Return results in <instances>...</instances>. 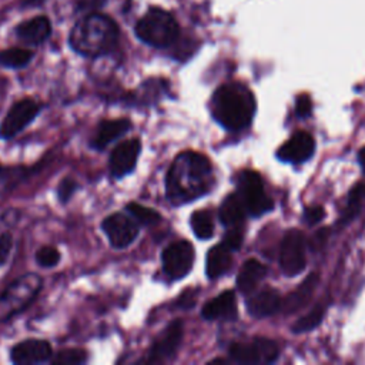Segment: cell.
<instances>
[{
  "mask_svg": "<svg viewBox=\"0 0 365 365\" xmlns=\"http://www.w3.org/2000/svg\"><path fill=\"white\" fill-rule=\"evenodd\" d=\"M211 181L210 160L195 151L178 154L165 178L167 197L174 205L192 201L202 195Z\"/></svg>",
  "mask_w": 365,
  "mask_h": 365,
  "instance_id": "1",
  "label": "cell"
},
{
  "mask_svg": "<svg viewBox=\"0 0 365 365\" xmlns=\"http://www.w3.org/2000/svg\"><path fill=\"white\" fill-rule=\"evenodd\" d=\"M214 118L227 130L240 131L250 125L255 113V98L241 83L220 86L211 100Z\"/></svg>",
  "mask_w": 365,
  "mask_h": 365,
  "instance_id": "2",
  "label": "cell"
},
{
  "mask_svg": "<svg viewBox=\"0 0 365 365\" xmlns=\"http://www.w3.org/2000/svg\"><path fill=\"white\" fill-rule=\"evenodd\" d=\"M254 342L258 346V351H259L261 358H262L264 362H274V361H277V358L279 355V348H278L275 341L258 336V338L254 339Z\"/></svg>",
  "mask_w": 365,
  "mask_h": 365,
  "instance_id": "28",
  "label": "cell"
},
{
  "mask_svg": "<svg viewBox=\"0 0 365 365\" xmlns=\"http://www.w3.org/2000/svg\"><path fill=\"white\" fill-rule=\"evenodd\" d=\"M318 282H319L318 274H317V272L309 274V275L299 284V287H298L297 289H294L292 292H289V294L285 297V299H284V302H282V311H284L285 314H292V312H295V311L304 308V307L309 302V299H311V297H312V294H314V291H315Z\"/></svg>",
  "mask_w": 365,
  "mask_h": 365,
  "instance_id": "17",
  "label": "cell"
},
{
  "mask_svg": "<svg viewBox=\"0 0 365 365\" xmlns=\"http://www.w3.org/2000/svg\"><path fill=\"white\" fill-rule=\"evenodd\" d=\"M222 244L230 248L231 251H235L241 247L242 244V231L240 230V227H231L228 228V231L225 232L224 238H222Z\"/></svg>",
  "mask_w": 365,
  "mask_h": 365,
  "instance_id": "31",
  "label": "cell"
},
{
  "mask_svg": "<svg viewBox=\"0 0 365 365\" xmlns=\"http://www.w3.org/2000/svg\"><path fill=\"white\" fill-rule=\"evenodd\" d=\"M279 307H281L279 294L277 289H272V288H264L247 299V309L255 318L269 317L274 312H277Z\"/></svg>",
  "mask_w": 365,
  "mask_h": 365,
  "instance_id": "16",
  "label": "cell"
},
{
  "mask_svg": "<svg viewBox=\"0 0 365 365\" xmlns=\"http://www.w3.org/2000/svg\"><path fill=\"white\" fill-rule=\"evenodd\" d=\"M238 194L241 195L248 214L259 217L274 208L272 200L265 194L262 180L258 173L252 170H244L237 178Z\"/></svg>",
  "mask_w": 365,
  "mask_h": 365,
  "instance_id": "6",
  "label": "cell"
},
{
  "mask_svg": "<svg viewBox=\"0 0 365 365\" xmlns=\"http://www.w3.org/2000/svg\"><path fill=\"white\" fill-rule=\"evenodd\" d=\"M135 34L150 46L168 47L178 37V24L168 11L151 9L137 23Z\"/></svg>",
  "mask_w": 365,
  "mask_h": 365,
  "instance_id": "4",
  "label": "cell"
},
{
  "mask_svg": "<svg viewBox=\"0 0 365 365\" xmlns=\"http://www.w3.org/2000/svg\"><path fill=\"white\" fill-rule=\"evenodd\" d=\"M182 322L175 319L170 322L153 341L148 352V362H164L174 356L182 339Z\"/></svg>",
  "mask_w": 365,
  "mask_h": 365,
  "instance_id": "11",
  "label": "cell"
},
{
  "mask_svg": "<svg viewBox=\"0 0 365 365\" xmlns=\"http://www.w3.org/2000/svg\"><path fill=\"white\" fill-rule=\"evenodd\" d=\"M311 111H312L311 97L305 93L299 94L295 101V113L298 114V117H307L311 114Z\"/></svg>",
  "mask_w": 365,
  "mask_h": 365,
  "instance_id": "34",
  "label": "cell"
},
{
  "mask_svg": "<svg viewBox=\"0 0 365 365\" xmlns=\"http://www.w3.org/2000/svg\"><path fill=\"white\" fill-rule=\"evenodd\" d=\"M247 207L238 192H232L224 198L221 202L218 217L220 221L231 228V227H240V224L244 221L245 214H247Z\"/></svg>",
  "mask_w": 365,
  "mask_h": 365,
  "instance_id": "20",
  "label": "cell"
},
{
  "mask_svg": "<svg viewBox=\"0 0 365 365\" xmlns=\"http://www.w3.org/2000/svg\"><path fill=\"white\" fill-rule=\"evenodd\" d=\"M267 268L255 258L247 259L237 275V287L242 294H250L264 279Z\"/></svg>",
  "mask_w": 365,
  "mask_h": 365,
  "instance_id": "19",
  "label": "cell"
},
{
  "mask_svg": "<svg viewBox=\"0 0 365 365\" xmlns=\"http://www.w3.org/2000/svg\"><path fill=\"white\" fill-rule=\"evenodd\" d=\"M325 315V305L324 304H317L308 314L301 317L294 325L292 331L294 332H307L318 327Z\"/></svg>",
  "mask_w": 365,
  "mask_h": 365,
  "instance_id": "26",
  "label": "cell"
},
{
  "mask_svg": "<svg viewBox=\"0 0 365 365\" xmlns=\"http://www.w3.org/2000/svg\"><path fill=\"white\" fill-rule=\"evenodd\" d=\"M118 37L115 23L103 14H88L80 19L70 33L71 47L88 57H96L110 51Z\"/></svg>",
  "mask_w": 365,
  "mask_h": 365,
  "instance_id": "3",
  "label": "cell"
},
{
  "mask_svg": "<svg viewBox=\"0 0 365 365\" xmlns=\"http://www.w3.org/2000/svg\"><path fill=\"white\" fill-rule=\"evenodd\" d=\"M131 127L130 120L127 118H115V120H103L98 127L96 134L91 138V147L97 150H103L107 144L127 133Z\"/></svg>",
  "mask_w": 365,
  "mask_h": 365,
  "instance_id": "18",
  "label": "cell"
},
{
  "mask_svg": "<svg viewBox=\"0 0 365 365\" xmlns=\"http://www.w3.org/2000/svg\"><path fill=\"white\" fill-rule=\"evenodd\" d=\"M231 252L232 251L227 248L222 242L210 248L207 254V261H205V272L208 278L211 279L218 278L231 268V264H232Z\"/></svg>",
  "mask_w": 365,
  "mask_h": 365,
  "instance_id": "22",
  "label": "cell"
},
{
  "mask_svg": "<svg viewBox=\"0 0 365 365\" xmlns=\"http://www.w3.org/2000/svg\"><path fill=\"white\" fill-rule=\"evenodd\" d=\"M1 168H3V167H1V165H0V171H1Z\"/></svg>",
  "mask_w": 365,
  "mask_h": 365,
  "instance_id": "38",
  "label": "cell"
},
{
  "mask_svg": "<svg viewBox=\"0 0 365 365\" xmlns=\"http://www.w3.org/2000/svg\"><path fill=\"white\" fill-rule=\"evenodd\" d=\"M194 247L188 241H175L163 251V269L171 279L185 277L194 264Z\"/></svg>",
  "mask_w": 365,
  "mask_h": 365,
  "instance_id": "8",
  "label": "cell"
},
{
  "mask_svg": "<svg viewBox=\"0 0 365 365\" xmlns=\"http://www.w3.org/2000/svg\"><path fill=\"white\" fill-rule=\"evenodd\" d=\"M76 190H77V182L73 178H64L57 187V197L61 202H67Z\"/></svg>",
  "mask_w": 365,
  "mask_h": 365,
  "instance_id": "32",
  "label": "cell"
},
{
  "mask_svg": "<svg viewBox=\"0 0 365 365\" xmlns=\"http://www.w3.org/2000/svg\"><path fill=\"white\" fill-rule=\"evenodd\" d=\"M51 346L44 339H26L11 349V361L19 365L41 364L51 359Z\"/></svg>",
  "mask_w": 365,
  "mask_h": 365,
  "instance_id": "14",
  "label": "cell"
},
{
  "mask_svg": "<svg viewBox=\"0 0 365 365\" xmlns=\"http://www.w3.org/2000/svg\"><path fill=\"white\" fill-rule=\"evenodd\" d=\"M191 228L200 240H208L214 234V221L208 210H198L191 214Z\"/></svg>",
  "mask_w": 365,
  "mask_h": 365,
  "instance_id": "23",
  "label": "cell"
},
{
  "mask_svg": "<svg viewBox=\"0 0 365 365\" xmlns=\"http://www.w3.org/2000/svg\"><path fill=\"white\" fill-rule=\"evenodd\" d=\"M101 228L114 248L128 247L138 235V224L135 222V218L121 212H114L104 218Z\"/></svg>",
  "mask_w": 365,
  "mask_h": 365,
  "instance_id": "9",
  "label": "cell"
},
{
  "mask_svg": "<svg viewBox=\"0 0 365 365\" xmlns=\"http://www.w3.org/2000/svg\"><path fill=\"white\" fill-rule=\"evenodd\" d=\"M51 33V26L47 17L37 16L17 26V36L30 44L43 43Z\"/></svg>",
  "mask_w": 365,
  "mask_h": 365,
  "instance_id": "21",
  "label": "cell"
},
{
  "mask_svg": "<svg viewBox=\"0 0 365 365\" xmlns=\"http://www.w3.org/2000/svg\"><path fill=\"white\" fill-rule=\"evenodd\" d=\"M201 315L205 319H225V321H232L237 318L238 311H237V299L235 294L231 289L222 291L218 294L215 298L210 299L201 311Z\"/></svg>",
  "mask_w": 365,
  "mask_h": 365,
  "instance_id": "15",
  "label": "cell"
},
{
  "mask_svg": "<svg viewBox=\"0 0 365 365\" xmlns=\"http://www.w3.org/2000/svg\"><path fill=\"white\" fill-rule=\"evenodd\" d=\"M38 104L31 98H23L16 101L7 111L6 117L0 124V137L11 138L20 133L38 113Z\"/></svg>",
  "mask_w": 365,
  "mask_h": 365,
  "instance_id": "10",
  "label": "cell"
},
{
  "mask_svg": "<svg viewBox=\"0 0 365 365\" xmlns=\"http://www.w3.org/2000/svg\"><path fill=\"white\" fill-rule=\"evenodd\" d=\"M127 211L141 224H145V225H153V224H157L160 220H161V215L148 208V207H144V205H140V204H135V202H130L127 204Z\"/></svg>",
  "mask_w": 365,
  "mask_h": 365,
  "instance_id": "27",
  "label": "cell"
},
{
  "mask_svg": "<svg viewBox=\"0 0 365 365\" xmlns=\"http://www.w3.org/2000/svg\"><path fill=\"white\" fill-rule=\"evenodd\" d=\"M36 261L38 265H41L44 268L54 267L60 261V252L54 247H41L36 252Z\"/></svg>",
  "mask_w": 365,
  "mask_h": 365,
  "instance_id": "30",
  "label": "cell"
},
{
  "mask_svg": "<svg viewBox=\"0 0 365 365\" xmlns=\"http://www.w3.org/2000/svg\"><path fill=\"white\" fill-rule=\"evenodd\" d=\"M324 217H325V210L322 205H312V207L305 208V211H304V220L309 225L318 224L319 221L324 220Z\"/></svg>",
  "mask_w": 365,
  "mask_h": 365,
  "instance_id": "33",
  "label": "cell"
},
{
  "mask_svg": "<svg viewBox=\"0 0 365 365\" xmlns=\"http://www.w3.org/2000/svg\"><path fill=\"white\" fill-rule=\"evenodd\" d=\"M315 151V141L312 135L307 131H297L291 135L288 141H285L277 155L282 161L289 163H302L307 161Z\"/></svg>",
  "mask_w": 365,
  "mask_h": 365,
  "instance_id": "13",
  "label": "cell"
},
{
  "mask_svg": "<svg viewBox=\"0 0 365 365\" xmlns=\"http://www.w3.org/2000/svg\"><path fill=\"white\" fill-rule=\"evenodd\" d=\"M358 160H359L361 167H362V168H364V171H365V147H362V148H361V151L358 153Z\"/></svg>",
  "mask_w": 365,
  "mask_h": 365,
  "instance_id": "37",
  "label": "cell"
},
{
  "mask_svg": "<svg viewBox=\"0 0 365 365\" xmlns=\"http://www.w3.org/2000/svg\"><path fill=\"white\" fill-rule=\"evenodd\" d=\"M141 151V143L138 138H131L120 143L110 155V171L113 177H124L131 173L137 164V158Z\"/></svg>",
  "mask_w": 365,
  "mask_h": 365,
  "instance_id": "12",
  "label": "cell"
},
{
  "mask_svg": "<svg viewBox=\"0 0 365 365\" xmlns=\"http://www.w3.org/2000/svg\"><path fill=\"white\" fill-rule=\"evenodd\" d=\"M279 265L285 275L295 277L305 269V235L297 228H291L285 232L281 251H279Z\"/></svg>",
  "mask_w": 365,
  "mask_h": 365,
  "instance_id": "7",
  "label": "cell"
},
{
  "mask_svg": "<svg viewBox=\"0 0 365 365\" xmlns=\"http://www.w3.org/2000/svg\"><path fill=\"white\" fill-rule=\"evenodd\" d=\"M327 234H328V230H327V228L319 230V231L314 235V238L311 240V248H312V250H318L319 245L327 240Z\"/></svg>",
  "mask_w": 365,
  "mask_h": 365,
  "instance_id": "36",
  "label": "cell"
},
{
  "mask_svg": "<svg viewBox=\"0 0 365 365\" xmlns=\"http://www.w3.org/2000/svg\"><path fill=\"white\" fill-rule=\"evenodd\" d=\"M230 356L240 364H258L262 361L254 341L251 344H232L230 346Z\"/></svg>",
  "mask_w": 365,
  "mask_h": 365,
  "instance_id": "24",
  "label": "cell"
},
{
  "mask_svg": "<svg viewBox=\"0 0 365 365\" xmlns=\"http://www.w3.org/2000/svg\"><path fill=\"white\" fill-rule=\"evenodd\" d=\"M33 57V53L27 48H6L0 51V64L4 67L19 68L26 66Z\"/></svg>",
  "mask_w": 365,
  "mask_h": 365,
  "instance_id": "25",
  "label": "cell"
},
{
  "mask_svg": "<svg viewBox=\"0 0 365 365\" xmlns=\"http://www.w3.org/2000/svg\"><path fill=\"white\" fill-rule=\"evenodd\" d=\"M13 247V238L9 232L0 234V267L6 264Z\"/></svg>",
  "mask_w": 365,
  "mask_h": 365,
  "instance_id": "35",
  "label": "cell"
},
{
  "mask_svg": "<svg viewBox=\"0 0 365 365\" xmlns=\"http://www.w3.org/2000/svg\"><path fill=\"white\" fill-rule=\"evenodd\" d=\"M41 288V278L37 274H24L11 282L0 295V322L10 319L23 311Z\"/></svg>",
  "mask_w": 365,
  "mask_h": 365,
  "instance_id": "5",
  "label": "cell"
},
{
  "mask_svg": "<svg viewBox=\"0 0 365 365\" xmlns=\"http://www.w3.org/2000/svg\"><path fill=\"white\" fill-rule=\"evenodd\" d=\"M87 359V354L83 349H63L60 351L54 358H51L53 364H67V365H74V364H81Z\"/></svg>",
  "mask_w": 365,
  "mask_h": 365,
  "instance_id": "29",
  "label": "cell"
}]
</instances>
